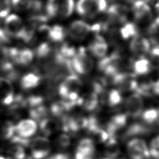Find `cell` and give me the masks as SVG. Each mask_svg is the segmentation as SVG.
Masks as SVG:
<instances>
[{"mask_svg":"<svg viewBox=\"0 0 159 159\" xmlns=\"http://www.w3.org/2000/svg\"><path fill=\"white\" fill-rule=\"evenodd\" d=\"M82 83L79 77L74 73L65 77L58 87V94L63 99L74 107L80 105L81 98L79 96V91Z\"/></svg>","mask_w":159,"mask_h":159,"instance_id":"cell-1","label":"cell"},{"mask_svg":"<svg viewBox=\"0 0 159 159\" xmlns=\"http://www.w3.org/2000/svg\"><path fill=\"white\" fill-rule=\"evenodd\" d=\"M5 32L9 36L20 39L28 42L33 35L32 32L28 30L25 27L22 19L16 14L9 15L4 22Z\"/></svg>","mask_w":159,"mask_h":159,"instance_id":"cell-2","label":"cell"},{"mask_svg":"<svg viewBox=\"0 0 159 159\" xmlns=\"http://www.w3.org/2000/svg\"><path fill=\"white\" fill-rule=\"evenodd\" d=\"M74 7L73 0H48L46 10L48 16L66 18L71 15Z\"/></svg>","mask_w":159,"mask_h":159,"instance_id":"cell-3","label":"cell"},{"mask_svg":"<svg viewBox=\"0 0 159 159\" xmlns=\"http://www.w3.org/2000/svg\"><path fill=\"white\" fill-rule=\"evenodd\" d=\"M107 6L106 0H78L76 8L80 15L91 17L104 12Z\"/></svg>","mask_w":159,"mask_h":159,"instance_id":"cell-4","label":"cell"},{"mask_svg":"<svg viewBox=\"0 0 159 159\" xmlns=\"http://www.w3.org/2000/svg\"><path fill=\"white\" fill-rule=\"evenodd\" d=\"M73 69L80 75H86L93 68V61L86 50L81 48L75 53L71 61Z\"/></svg>","mask_w":159,"mask_h":159,"instance_id":"cell-5","label":"cell"},{"mask_svg":"<svg viewBox=\"0 0 159 159\" xmlns=\"http://www.w3.org/2000/svg\"><path fill=\"white\" fill-rule=\"evenodd\" d=\"M29 147L31 159H44L51 150L50 142L45 136H39L31 139Z\"/></svg>","mask_w":159,"mask_h":159,"instance_id":"cell-6","label":"cell"},{"mask_svg":"<svg viewBox=\"0 0 159 159\" xmlns=\"http://www.w3.org/2000/svg\"><path fill=\"white\" fill-rule=\"evenodd\" d=\"M127 151L131 159H145L150 157L147 143L138 137L132 139L127 142Z\"/></svg>","mask_w":159,"mask_h":159,"instance_id":"cell-7","label":"cell"},{"mask_svg":"<svg viewBox=\"0 0 159 159\" xmlns=\"http://www.w3.org/2000/svg\"><path fill=\"white\" fill-rule=\"evenodd\" d=\"M143 101L142 96L135 93L127 98L125 101L126 115L132 118H138L143 112Z\"/></svg>","mask_w":159,"mask_h":159,"instance_id":"cell-8","label":"cell"},{"mask_svg":"<svg viewBox=\"0 0 159 159\" xmlns=\"http://www.w3.org/2000/svg\"><path fill=\"white\" fill-rule=\"evenodd\" d=\"M112 79L114 84L117 86L119 88V91H135L136 90L138 82L134 73H119L115 75Z\"/></svg>","mask_w":159,"mask_h":159,"instance_id":"cell-9","label":"cell"},{"mask_svg":"<svg viewBox=\"0 0 159 159\" xmlns=\"http://www.w3.org/2000/svg\"><path fill=\"white\" fill-rule=\"evenodd\" d=\"M94 140L89 137L80 140L75 153V159H94L95 155Z\"/></svg>","mask_w":159,"mask_h":159,"instance_id":"cell-10","label":"cell"},{"mask_svg":"<svg viewBox=\"0 0 159 159\" xmlns=\"http://www.w3.org/2000/svg\"><path fill=\"white\" fill-rule=\"evenodd\" d=\"M132 9L135 19L139 23L147 22L152 18L150 7L143 0H136L134 1Z\"/></svg>","mask_w":159,"mask_h":159,"instance_id":"cell-11","label":"cell"},{"mask_svg":"<svg viewBox=\"0 0 159 159\" xmlns=\"http://www.w3.org/2000/svg\"><path fill=\"white\" fill-rule=\"evenodd\" d=\"M127 116L125 114H117L113 116L107 122L106 128L109 139L117 138V134L126 125Z\"/></svg>","mask_w":159,"mask_h":159,"instance_id":"cell-12","label":"cell"},{"mask_svg":"<svg viewBox=\"0 0 159 159\" xmlns=\"http://www.w3.org/2000/svg\"><path fill=\"white\" fill-rule=\"evenodd\" d=\"M37 130V122L32 119H22L15 125V134L24 139L30 137L36 133Z\"/></svg>","mask_w":159,"mask_h":159,"instance_id":"cell-13","label":"cell"},{"mask_svg":"<svg viewBox=\"0 0 159 159\" xmlns=\"http://www.w3.org/2000/svg\"><path fill=\"white\" fill-rule=\"evenodd\" d=\"M92 27L83 20H75L72 22L68 29L69 35L73 39L82 40L84 39L90 32Z\"/></svg>","mask_w":159,"mask_h":159,"instance_id":"cell-14","label":"cell"},{"mask_svg":"<svg viewBox=\"0 0 159 159\" xmlns=\"http://www.w3.org/2000/svg\"><path fill=\"white\" fill-rule=\"evenodd\" d=\"M152 132H153V129L151 126L144 123L135 122L130 124L126 129L122 135V139L126 140L133 137L134 138H136L137 136L148 135Z\"/></svg>","mask_w":159,"mask_h":159,"instance_id":"cell-15","label":"cell"},{"mask_svg":"<svg viewBox=\"0 0 159 159\" xmlns=\"http://www.w3.org/2000/svg\"><path fill=\"white\" fill-rule=\"evenodd\" d=\"M15 96L12 85L6 78L0 77V102L4 106L11 105Z\"/></svg>","mask_w":159,"mask_h":159,"instance_id":"cell-16","label":"cell"},{"mask_svg":"<svg viewBox=\"0 0 159 159\" xmlns=\"http://www.w3.org/2000/svg\"><path fill=\"white\" fill-rule=\"evenodd\" d=\"M150 47L151 45L148 40L139 34L134 37L130 43L131 51L134 53L141 56V57L149 52Z\"/></svg>","mask_w":159,"mask_h":159,"instance_id":"cell-17","label":"cell"},{"mask_svg":"<svg viewBox=\"0 0 159 159\" xmlns=\"http://www.w3.org/2000/svg\"><path fill=\"white\" fill-rule=\"evenodd\" d=\"M39 30L41 32L45 33L50 40L54 42H60L63 40L66 35L63 27L58 25L48 27L43 24L40 27Z\"/></svg>","mask_w":159,"mask_h":159,"instance_id":"cell-18","label":"cell"},{"mask_svg":"<svg viewBox=\"0 0 159 159\" xmlns=\"http://www.w3.org/2000/svg\"><path fill=\"white\" fill-rule=\"evenodd\" d=\"M89 49L94 57L97 58H103L107 53L108 45L101 36L97 35L90 43Z\"/></svg>","mask_w":159,"mask_h":159,"instance_id":"cell-19","label":"cell"},{"mask_svg":"<svg viewBox=\"0 0 159 159\" xmlns=\"http://www.w3.org/2000/svg\"><path fill=\"white\" fill-rule=\"evenodd\" d=\"M39 123L40 130L45 136L51 135L60 128V122L53 119L47 117Z\"/></svg>","mask_w":159,"mask_h":159,"instance_id":"cell-20","label":"cell"},{"mask_svg":"<svg viewBox=\"0 0 159 159\" xmlns=\"http://www.w3.org/2000/svg\"><path fill=\"white\" fill-rule=\"evenodd\" d=\"M152 69V63L148 59L140 57L133 64L134 74L137 75H145L148 74Z\"/></svg>","mask_w":159,"mask_h":159,"instance_id":"cell-21","label":"cell"},{"mask_svg":"<svg viewBox=\"0 0 159 159\" xmlns=\"http://www.w3.org/2000/svg\"><path fill=\"white\" fill-rule=\"evenodd\" d=\"M99 105V96L94 91L88 94L85 98H81V105L84 110L91 112L94 111Z\"/></svg>","mask_w":159,"mask_h":159,"instance_id":"cell-22","label":"cell"},{"mask_svg":"<svg viewBox=\"0 0 159 159\" xmlns=\"http://www.w3.org/2000/svg\"><path fill=\"white\" fill-rule=\"evenodd\" d=\"M15 135V125L11 120L0 122V139L9 140Z\"/></svg>","mask_w":159,"mask_h":159,"instance_id":"cell-23","label":"cell"},{"mask_svg":"<svg viewBox=\"0 0 159 159\" xmlns=\"http://www.w3.org/2000/svg\"><path fill=\"white\" fill-rule=\"evenodd\" d=\"M40 82L39 75L30 73L24 75L20 80V86L24 89H31L37 87Z\"/></svg>","mask_w":159,"mask_h":159,"instance_id":"cell-24","label":"cell"},{"mask_svg":"<svg viewBox=\"0 0 159 159\" xmlns=\"http://www.w3.org/2000/svg\"><path fill=\"white\" fill-rule=\"evenodd\" d=\"M8 159H30V157L27 158V155L25 149L23 147L12 144L7 150Z\"/></svg>","mask_w":159,"mask_h":159,"instance_id":"cell-25","label":"cell"},{"mask_svg":"<svg viewBox=\"0 0 159 159\" xmlns=\"http://www.w3.org/2000/svg\"><path fill=\"white\" fill-rule=\"evenodd\" d=\"M140 116L144 124L151 126L158 120L159 111L156 108H149L143 111Z\"/></svg>","mask_w":159,"mask_h":159,"instance_id":"cell-26","label":"cell"},{"mask_svg":"<svg viewBox=\"0 0 159 159\" xmlns=\"http://www.w3.org/2000/svg\"><path fill=\"white\" fill-rule=\"evenodd\" d=\"M122 100V95L118 89H112L105 96V101L110 107L119 105Z\"/></svg>","mask_w":159,"mask_h":159,"instance_id":"cell-27","label":"cell"},{"mask_svg":"<svg viewBox=\"0 0 159 159\" xmlns=\"http://www.w3.org/2000/svg\"><path fill=\"white\" fill-rule=\"evenodd\" d=\"M48 114V109L42 104L33 108H30L29 110L30 116L31 117L32 119L35 122L37 121L39 122L42 120L47 118Z\"/></svg>","mask_w":159,"mask_h":159,"instance_id":"cell-28","label":"cell"},{"mask_svg":"<svg viewBox=\"0 0 159 159\" xmlns=\"http://www.w3.org/2000/svg\"><path fill=\"white\" fill-rule=\"evenodd\" d=\"M120 34L122 39L127 40L133 38L138 34L137 27L132 23H125L120 29Z\"/></svg>","mask_w":159,"mask_h":159,"instance_id":"cell-29","label":"cell"},{"mask_svg":"<svg viewBox=\"0 0 159 159\" xmlns=\"http://www.w3.org/2000/svg\"><path fill=\"white\" fill-rule=\"evenodd\" d=\"M55 143L58 148L65 149L69 147L71 145L70 136L65 133L61 134L56 138Z\"/></svg>","mask_w":159,"mask_h":159,"instance_id":"cell-30","label":"cell"},{"mask_svg":"<svg viewBox=\"0 0 159 159\" xmlns=\"http://www.w3.org/2000/svg\"><path fill=\"white\" fill-rule=\"evenodd\" d=\"M32 1V0H12L11 4L16 10L24 11L30 9Z\"/></svg>","mask_w":159,"mask_h":159,"instance_id":"cell-31","label":"cell"},{"mask_svg":"<svg viewBox=\"0 0 159 159\" xmlns=\"http://www.w3.org/2000/svg\"><path fill=\"white\" fill-rule=\"evenodd\" d=\"M148 149L151 158L153 159H159V135L152 139Z\"/></svg>","mask_w":159,"mask_h":159,"instance_id":"cell-32","label":"cell"},{"mask_svg":"<svg viewBox=\"0 0 159 159\" xmlns=\"http://www.w3.org/2000/svg\"><path fill=\"white\" fill-rule=\"evenodd\" d=\"M11 10L10 2L8 0H0V18L6 17Z\"/></svg>","mask_w":159,"mask_h":159,"instance_id":"cell-33","label":"cell"},{"mask_svg":"<svg viewBox=\"0 0 159 159\" xmlns=\"http://www.w3.org/2000/svg\"><path fill=\"white\" fill-rule=\"evenodd\" d=\"M50 51V47L49 45L47 43H43L41 44L37 50V53L39 57H45L49 54Z\"/></svg>","mask_w":159,"mask_h":159,"instance_id":"cell-34","label":"cell"},{"mask_svg":"<svg viewBox=\"0 0 159 159\" xmlns=\"http://www.w3.org/2000/svg\"><path fill=\"white\" fill-rule=\"evenodd\" d=\"M9 42V35L5 31L0 29V46L6 45Z\"/></svg>","mask_w":159,"mask_h":159,"instance_id":"cell-35","label":"cell"},{"mask_svg":"<svg viewBox=\"0 0 159 159\" xmlns=\"http://www.w3.org/2000/svg\"><path fill=\"white\" fill-rule=\"evenodd\" d=\"M46 159H70L68 155L64 153H56L49 156Z\"/></svg>","mask_w":159,"mask_h":159,"instance_id":"cell-36","label":"cell"},{"mask_svg":"<svg viewBox=\"0 0 159 159\" xmlns=\"http://www.w3.org/2000/svg\"><path fill=\"white\" fill-rule=\"evenodd\" d=\"M152 90H153V93L159 95V79L153 83V86H152Z\"/></svg>","mask_w":159,"mask_h":159,"instance_id":"cell-37","label":"cell"},{"mask_svg":"<svg viewBox=\"0 0 159 159\" xmlns=\"http://www.w3.org/2000/svg\"><path fill=\"white\" fill-rule=\"evenodd\" d=\"M0 159H8L7 157H4L3 156H1L0 155Z\"/></svg>","mask_w":159,"mask_h":159,"instance_id":"cell-38","label":"cell"},{"mask_svg":"<svg viewBox=\"0 0 159 159\" xmlns=\"http://www.w3.org/2000/svg\"><path fill=\"white\" fill-rule=\"evenodd\" d=\"M145 159H153V158H151L150 157H148V158H145Z\"/></svg>","mask_w":159,"mask_h":159,"instance_id":"cell-39","label":"cell"},{"mask_svg":"<svg viewBox=\"0 0 159 159\" xmlns=\"http://www.w3.org/2000/svg\"><path fill=\"white\" fill-rule=\"evenodd\" d=\"M102 159H110V158H102Z\"/></svg>","mask_w":159,"mask_h":159,"instance_id":"cell-40","label":"cell"},{"mask_svg":"<svg viewBox=\"0 0 159 159\" xmlns=\"http://www.w3.org/2000/svg\"><path fill=\"white\" fill-rule=\"evenodd\" d=\"M158 111H159V107H158Z\"/></svg>","mask_w":159,"mask_h":159,"instance_id":"cell-41","label":"cell"}]
</instances>
